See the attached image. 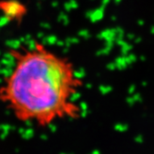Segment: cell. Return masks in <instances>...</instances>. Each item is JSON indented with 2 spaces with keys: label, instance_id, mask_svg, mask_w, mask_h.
<instances>
[{
  "label": "cell",
  "instance_id": "cell-1",
  "mask_svg": "<svg viewBox=\"0 0 154 154\" xmlns=\"http://www.w3.org/2000/svg\"><path fill=\"white\" fill-rule=\"evenodd\" d=\"M8 54L12 66L0 81V104L17 123L48 129L80 117L82 82L67 58L41 41Z\"/></svg>",
  "mask_w": 154,
  "mask_h": 154
},
{
  "label": "cell",
  "instance_id": "cell-2",
  "mask_svg": "<svg viewBox=\"0 0 154 154\" xmlns=\"http://www.w3.org/2000/svg\"><path fill=\"white\" fill-rule=\"evenodd\" d=\"M29 13V8L21 0H0V16L10 23H20Z\"/></svg>",
  "mask_w": 154,
  "mask_h": 154
}]
</instances>
